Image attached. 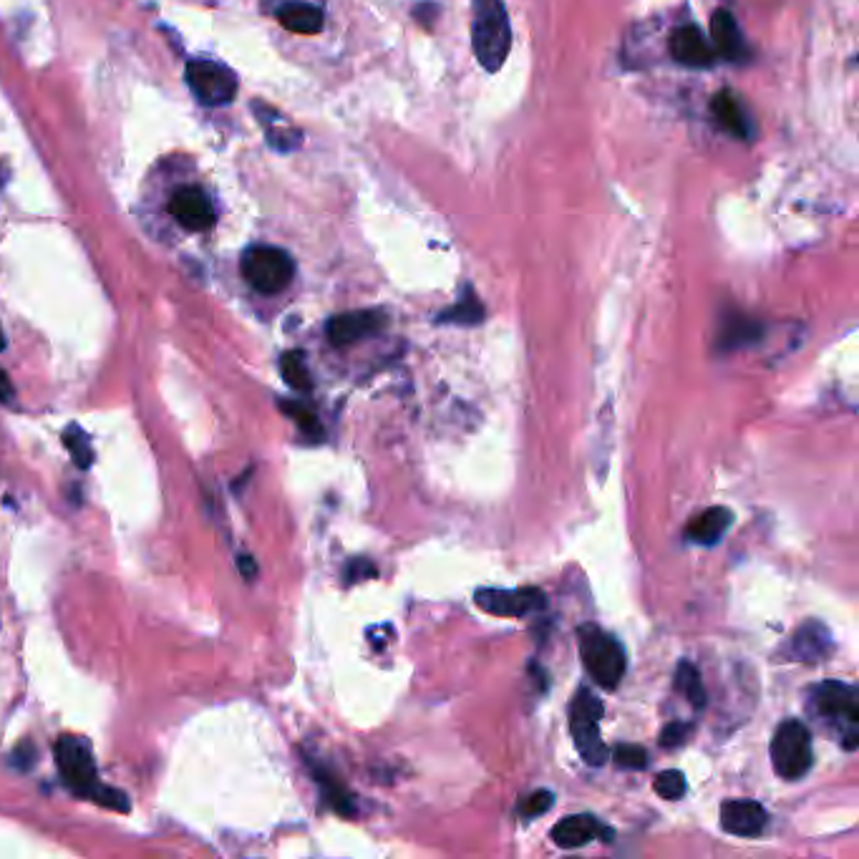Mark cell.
I'll use <instances>...</instances> for the list:
<instances>
[{"label": "cell", "instance_id": "1", "mask_svg": "<svg viewBox=\"0 0 859 859\" xmlns=\"http://www.w3.org/2000/svg\"><path fill=\"white\" fill-rule=\"evenodd\" d=\"M471 48L489 74L504 66L512 51V25L502 0H471Z\"/></svg>", "mask_w": 859, "mask_h": 859}, {"label": "cell", "instance_id": "2", "mask_svg": "<svg viewBox=\"0 0 859 859\" xmlns=\"http://www.w3.org/2000/svg\"><path fill=\"white\" fill-rule=\"evenodd\" d=\"M577 638H580L583 663L587 673L592 676V681L605 691L618 688L622 676H626V665H628L626 651H622L618 640L608 633H602V630L595 626H583Z\"/></svg>", "mask_w": 859, "mask_h": 859}, {"label": "cell", "instance_id": "3", "mask_svg": "<svg viewBox=\"0 0 859 859\" xmlns=\"http://www.w3.org/2000/svg\"><path fill=\"white\" fill-rule=\"evenodd\" d=\"M812 708L819 716L827 718L829 724H835L839 739L845 741V747L852 751L857 749L859 739V706H857V691L849 683L839 681H824L812 691Z\"/></svg>", "mask_w": 859, "mask_h": 859}, {"label": "cell", "instance_id": "4", "mask_svg": "<svg viewBox=\"0 0 859 859\" xmlns=\"http://www.w3.org/2000/svg\"><path fill=\"white\" fill-rule=\"evenodd\" d=\"M242 275L258 293L275 295L293 283L295 262L285 250L270 244H252L242 255Z\"/></svg>", "mask_w": 859, "mask_h": 859}, {"label": "cell", "instance_id": "5", "mask_svg": "<svg viewBox=\"0 0 859 859\" xmlns=\"http://www.w3.org/2000/svg\"><path fill=\"white\" fill-rule=\"evenodd\" d=\"M602 700L592 691L580 688L569 706V731L575 736L577 749L590 766H602L608 761V747L600 739Z\"/></svg>", "mask_w": 859, "mask_h": 859}, {"label": "cell", "instance_id": "6", "mask_svg": "<svg viewBox=\"0 0 859 859\" xmlns=\"http://www.w3.org/2000/svg\"><path fill=\"white\" fill-rule=\"evenodd\" d=\"M771 764L782 779H802L814 764L812 733L802 721H784L771 739Z\"/></svg>", "mask_w": 859, "mask_h": 859}, {"label": "cell", "instance_id": "7", "mask_svg": "<svg viewBox=\"0 0 859 859\" xmlns=\"http://www.w3.org/2000/svg\"><path fill=\"white\" fill-rule=\"evenodd\" d=\"M187 84L205 107H225L238 96V78L230 68L215 61H192L187 66Z\"/></svg>", "mask_w": 859, "mask_h": 859}, {"label": "cell", "instance_id": "8", "mask_svg": "<svg viewBox=\"0 0 859 859\" xmlns=\"http://www.w3.org/2000/svg\"><path fill=\"white\" fill-rule=\"evenodd\" d=\"M54 753L61 776H64L68 789L78 796H91L99 779H96V764L89 747L81 739H76V736H64V739H58Z\"/></svg>", "mask_w": 859, "mask_h": 859}, {"label": "cell", "instance_id": "9", "mask_svg": "<svg viewBox=\"0 0 859 859\" xmlns=\"http://www.w3.org/2000/svg\"><path fill=\"white\" fill-rule=\"evenodd\" d=\"M475 602L489 616L497 618H524L545 610V592L537 587H520V590H477Z\"/></svg>", "mask_w": 859, "mask_h": 859}, {"label": "cell", "instance_id": "10", "mask_svg": "<svg viewBox=\"0 0 859 859\" xmlns=\"http://www.w3.org/2000/svg\"><path fill=\"white\" fill-rule=\"evenodd\" d=\"M385 326H389V315L383 311H356L330 318L326 333L333 346H350L356 340L376 336Z\"/></svg>", "mask_w": 859, "mask_h": 859}, {"label": "cell", "instance_id": "11", "mask_svg": "<svg viewBox=\"0 0 859 859\" xmlns=\"http://www.w3.org/2000/svg\"><path fill=\"white\" fill-rule=\"evenodd\" d=\"M170 215L184 230L205 232L215 225V207L205 192L197 187H182L170 199Z\"/></svg>", "mask_w": 859, "mask_h": 859}, {"label": "cell", "instance_id": "12", "mask_svg": "<svg viewBox=\"0 0 859 859\" xmlns=\"http://www.w3.org/2000/svg\"><path fill=\"white\" fill-rule=\"evenodd\" d=\"M668 48L673 61L688 68H708L716 58L711 41L704 36L698 25H681V29L673 31Z\"/></svg>", "mask_w": 859, "mask_h": 859}, {"label": "cell", "instance_id": "13", "mask_svg": "<svg viewBox=\"0 0 859 859\" xmlns=\"http://www.w3.org/2000/svg\"><path fill=\"white\" fill-rule=\"evenodd\" d=\"M766 809L759 802L733 800L721 806V827L736 837H757L766 827Z\"/></svg>", "mask_w": 859, "mask_h": 859}, {"label": "cell", "instance_id": "14", "mask_svg": "<svg viewBox=\"0 0 859 859\" xmlns=\"http://www.w3.org/2000/svg\"><path fill=\"white\" fill-rule=\"evenodd\" d=\"M595 837H602V841H610L612 831L605 827L600 819H595L592 814H573V817H565L555 829H552V839H555V845L563 849L585 847L587 841H592Z\"/></svg>", "mask_w": 859, "mask_h": 859}, {"label": "cell", "instance_id": "15", "mask_svg": "<svg viewBox=\"0 0 859 859\" xmlns=\"http://www.w3.org/2000/svg\"><path fill=\"white\" fill-rule=\"evenodd\" d=\"M711 113H714L716 124L721 127L729 137L741 139V142H751L753 139V124H751L749 111L731 91H718L714 96Z\"/></svg>", "mask_w": 859, "mask_h": 859}, {"label": "cell", "instance_id": "16", "mask_svg": "<svg viewBox=\"0 0 859 859\" xmlns=\"http://www.w3.org/2000/svg\"><path fill=\"white\" fill-rule=\"evenodd\" d=\"M711 46L716 56H721L724 61H731V64H739V61L749 56V48L747 43H743L739 23H736V19L729 11H716L711 15Z\"/></svg>", "mask_w": 859, "mask_h": 859}, {"label": "cell", "instance_id": "17", "mask_svg": "<svg viewBox=\"0 0 859 859\" xmlns=\"http://www.w3.org/2000/svg\"><path fill=\"white\" fill-rule=\"evenodd\" d=\"M733 524V512L726 510V507H711V510L696 514L694 520L688 522L686 528V537L696 545L711 547L716 542L724 540V534L731 530Z\"/></svg>", "mask_w": 859, "mask_h": 859}, {"label": "cell", "instance_id": "18", "mask_svg": "<svg viewBox=\"0 0 859 859\" xmlns=\"http://www.w3.org/2000/svg\"><path fill=\"white\" fill-rule=\"evenodd\" d=\"M278 21L283 29L291 33H301V36H315L323 31V11L318 6L303 3V0H293L278 8Z\"/></svg>", "mask_w": 859, "mask_h": 859}, {"label": "cell", "instance_id": "19", "mask_svg": "<svg viewBox=\"0 0 859 859\" xmlns=\"http://www.w3.org/2000/svg\"><path fill=\"white\" fill-rule=\"evenodd\" d=\"M794 645V655L800 661H824L827 653L831 651V635L829 630L819 626V622H806L802 630H796V635L792 638Z\"/></svg>", "mask_w": 859, "mask_h": 859}, {"label": "cell", "instance_id": "20", "mask_svg": "<svg viewBox=\"0 0 859 859\" xmlns=\"http://www.w3.org/2000/svg\"><path fill=\"white\" fill-rule=\"evenodd\" d=\"M436 320H439V323H457V326H477V323L485 320V305H481V301L475 295V291H471V287H467V291H464V295L459 297V303L452 305L449 311H444Z\"/></svg>", "mask_w": 859, "mask_h": 859}, {"label": "cell", "instance_id": "21", "mask_svg": "<svg viewBox=\"0 0 859 859\" xmlns=\"http://www.w3.org/2000/svg\"><path fill=\"white\" fill-rule=\"evenodd\" d=\"M280 373H283L285 383L295 391H311L313 389L308 363H305V356L301 354V350H287V354L280 358Z\"/></svg>", "mask_w": 859, "mask_h": 859}, {"label": "cell", "instance_id": "22", "mask_svg": "<svg viewBox=\"0 0 859 859\" xmlns=\"http://www.w3.org/2000/svg\"><path fill=\"white\" fill-rule=\"evenodd\" d=\"M676 688L691 700V706H694V708H704L706 706V691H704V683H700V676H698V671H696L694 663H688V661L678 663V668H676Z\"/></svg>", "mask_w": 859, "mask_h": 859}, {"label": "cell", "instance_id": "23", "mask_svg": "<svg viewBox=\"0 0 859 859\" xmlns=\"http://www.w3.org/2000/svg\"><path fill=\"white\" fill-rule=\"evenodd\" d=\"M315 776H318V782L323 786V796H326L328 804L336 809L338 814H344V817H350L354 814V796H350L348 789L338 782L336 776L326 774V771H315Z\"/></svg>", "mask_w": 859, "mask_h": 859}, {"label": "cell", "instance_id": "24", "mask_svg": "<svg viewBox=\"0 0 859 859\" xmlns=\"http://www.w3.org/2000/svg\"><path fill=\"white\" fill-rule=\"evenodd\" d=\"M280 409H283V411H285V416H291V418L295 421V424L303 428L305 434L313 436V439H320L323 428H320V424H318V416L313 414V409H308V406H305V403H301V401H283V403H280Z\"/></svg>", "mask_w": 859, "mask_h": 859}, {"label": "cell", "instance_id": "25", "mask_svg": "<svg viewBox=\"0 0 859 859\" xmlns=\"http://www.w3.org/2000/svg\"><path fill=\"white\" fill-rule=\"evenodd\" d=\"M64 444L68 446V452H72L76 467H81V469L91 467L94 452H91V446H89V436H86L81 428H76V426L68 428L66 436H64Z\"/></svg>", "mask_w": 859, "mask_h": 859}, {"label": "cell", "instance_id": "26", "mask_svg": "<svg viewBox=\"0 0 859 859\" xmlns=\"http://www.w3.org/2000/svg\"><path fill=\"white\" fill-rule=\"evenodd\" d=\"M653 789L663 796V800L676 802V800H681L683 794H686V776H683L681 771H676V769L663 771V774H659V779H655Z\"/></svg>", "mask_w": 859, "mask_h": 859}, {"label": "cell", "instance_id": "27", "mask_svg": "<svg viewBox=\"0 0 859 859\" xmlns=\"http://www.w3.org/2000/svg\"><path fill=\"white\" fill-rule=\"evenodd\" d=\"M612 759H616V764L622 769L648 766V751L643 747H638V743H620V747H616V751H612Z\"/></svg>", "mask_w": 859, "mask_h": 859}, {"label": "cell", "instance_id": "28", "mask_svg": "<svg viewBox=\"0 0 859 859\" xmlns=\"http://www.w3.org/2000/svg\"><path fill=\"white\" fill-rule=\"evenodd\" d=\"M552 804H555V796H552V792H547V789H540V792H532L528 800L522 802L520 814L522 817H540V814L552 809Z\"/></svg>", "mask_w": 859, "mask_h": 859}, {"label": "cell", "instance_id": "29", "mask_svg": "<svg viewBox=\"0 0 859 859\" xmlns=\"http://www.w3.org/2000/svg\"><path fill=\"white\" fill-rule=\"evenodd\" d=\"M757 336H759L757 323L743 320V318H736L729 326V330L724 333L726 344H729V346H741V344H747V340H753Z\"/></svg>", "mask_w": 859, "mask_h": 859}, {"label": "cell", "instance_id": "30", "mask_svg": "<svg viewBox=\"0 0 859 859\" xmlns=\"http://www.w3.org/2000/svg\"><path fill=\"white\" fill-rule=\"evenodd\" d=\"M89 800L99 802V804H104V806H109V809H117V812H129V800H127V794L117 792V789H109V786H101V784H96V789H94V792H91Z\"/></svg>", "mask_w": 859, "mask_h": 859}, {"label": "cell", "instance_id": "31", "mask_svg": "<svg viewBox=\"0 0 859 859\" xmlns=\"http://www.w3.org/2000/svg\"><path fill=\"white\" fill-rule=\"evenodd\" d=\"M688 731H691V726H688V724H678V721H673V724H668V726H665V729H663V733H661V743H663L665 749L681 747V743L686 741Z\"/></svg>", "mask_w": 859, "mask_h": 859}, {"label": "cell", "instance_id": "32", "mask_svg": "<svg viewBox=\"0 0 859 859\" xmlns=\"http://www.w3.org/2000/svg\"><path fill=\"white\" fill-rule=\"evenodd\" d=\"M376 573H379V569H376V565H371V563H368V559H361V557L354 559V563L346 567L348 583L368 580V577H376Z\"/></svg>", "mask_w": 859, "mask_h": 859}, {"label": "cell", "instance_id": "33", "mask_svg": "<svg viewBox=\"0 0 859 859\" xmlns=\"http://www.w3.org/2000/svg\"><path fill=\"white\" fill-rule=\"evenodd\" d=\"M238 565H240V569H242V575H244V577H248V580H252V577H255V573H258V565H255V559H252L250 555H240V559H238Z\"/></svg>", "mask_w": 859, "mask_h": 859}, {"label": "cell", "instance_id": "34", "mask_svg": "<svg viewBox=\"0 0 859 859\" xmlns=\"http://www.w3.org/2000/svg\"><path fill=\"white\" fill-rule=\"evenodd\" d=\"M13 396V383L8 379V373L0 368V401H8Z\"/></svg>", "mask_w": 859, "mask_h": 859}, {"label": "cell", "instance_id": "35", "mask_svg": "<svg viewBox=\"0 0 859 859\" xmlns=\"http://www.w3.org/2000/svg\"><path fill=\"white\" fill-rule=\"evenodd\" d=\"M6 348V336H3V328H0V350Z\"/></svg>", "mask_w": 859, "mask_h": 859}, {"label": "cell", "instance_id": "36", "mask_svg": "<svg viewBox=\"0 0 859 859\" xmlns=\"http://www.w3.org/2000/svg\"><path fill=\"white\" fill-rule=\"evenodd\" d=\"M0 182H3V174H0Z\"/></svg>", "mask_w": 859, "mask_h": 859}]
</instances>
